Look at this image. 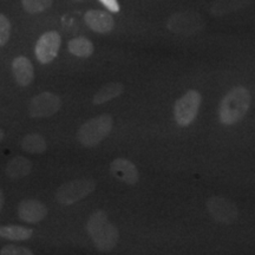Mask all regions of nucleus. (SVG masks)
Here are the masks:
<instances>
[{
    "mask_svg": "<svg viewBox=\"0 0 255 255\" xmlns=\"http://www.w3.org/2000/svg\"><path fill=\"white\" fill-rule=\"evenodd\" d=\"M124 91V85L122 83L119 82H110L108 84H105L102 87L100 90L96 92V95L94 96V104L100 105L103 103H107L114 98H117L119 96L123 94Z\"/></svg>",
    "mask_w": 255,
    "mask_h": 255,
    "instance_id": "obj_14",
    "label": "nucleus"
},
{
    "mask_svg": "<svg viewBox=\"0 0 255 255\" xmlns=\"http://www.w3.org/2000/svg\"><path fill=\"white\" fill-rule=\"evenodd\" d=\"M84 21L92 31L98 33H109L115 27L113 15L100 9H90L84 15Z\"/></svg>",
    "mask_w": 255,
    "mask_h": 255,
    "instance_id": "obj_12",
    "label": "nucleus"
},
{
    "mask_svg": "<svg viewBox=\"0 0 255 255\" xmlns=\"http://www.w3.org/2000/svg\"><path fill=\"white\" fill-rule=\"evenodd\" d=\"M23 7L28 13H39L51 7L53 0H21Z\"/></svg>",
    "mask_w": 255,
    "mask_h": 255,
    "instance_id": "obj_20",
    "label": "nucleus"
},
{
    "mask_svg": "<svg viewBox=\"0 0 255 255\" xmlns=\"http://www.w3.org/2000/svg\"><path fill=\"white\" fill-rule=\"evenodd\" d=\"M2 139H4V131H2V130L0 129V142H1Z\"/></svg>",
    "mask_w": 255,
    "mask_h": 255,
    "instance_id": "obj_25",
    "label": "nucleus"
},
{
    "mask_svg": "<svg viewBox=\"0 0 255 255\" xmlns=\"http://www.w3.org/2000/svg\"><path fill=\"white\" fill-rule=\"evenodd\" d=\"M110 171L115 178H117L121 182L129 184V186H133L139 180L136 165L127 158L120 157L114 159L110 165Z\"/></svg>",
    "mask_w": 255,
    "mask_h": 255,
    "instance_id": "obj_10",
    "label": "nucleus"
},
{
    "mask_svg": "<svg viewBox=\"0 0 255 255\" xmlns=\"http://www.w3.org/2000/svg\"><path fill=\"white\" fill-rule=\"evenodd\" d=\"M87 231L95 247L100 252H110L117 246L120 232L116 226L109 221L104 210H97L91 214L87 223Z\"/></svg>",
    "mask_w": 255,
    "mask_h": 255,
    "instance_id": "obj_1",
    "label": "nucleus"
},
{
    "mask_svg": "<svg viewBox=\"0 0 255 255\" xmlns=\"http://www.w3.org/2000/svg\"><path fill=\"white\" fill-rule=\"evenodd\" d=\"M33 231L21 226H2L0 227V238L11 241H25L32 238Z\"/></svg>",
    "mask_w": 255,
    "mask_h": 255,
    "instance_id": "obj_18",
    "label": "nucleus"
},
{
    "mask_svg": "<svg viewBox=\"0 0 255 255\" xmlns=\"http://www.w3.org/2000/svg\"><path fill=\"white\" fill-rule=\"evenodd\" d=\"M251 101L252 97L248 89L244 87L232 89L220 103V122L226 126H233L240 122L250 110Z\"/></svg>",
    "mask_w": 255,
    "mask_h": 255,
    "instance_id": "obj_2",
    "label": "nucleus"
},
{
    "mask_svg": "<svg viewBox=\"0 0 255 255\" xmlns=\"http://www.w3.org/2000/svg\"><path fill=\"white\" fill-rule=\"evenodd\" d=\"M12 73L20 87H28L34 78V69L30 59L19 56L12 62Z\"/></svg>",
    "mask_w": 255,
    "mask_h": 255,
    "instance_id": "obj_13",
    "label": "nucleus"
},
{
    "mask_svg": "<svg viewBox=\"0 0 255 255\" xmlns=\"http://www.w3.org/2000/svg\"><path fill=\"white\" fill-rule=\"evenodd\" d=\"M114 120L110 115H100L89 120L79 128L77 131V139L82 145L96 146L107 138L113 130Z\"/></svg>",
    "mask_w": 255,
    "mask_h": 255,
    "instance_id": "obj_3",
    "label": "nucleus"
},
{
    "mask_svg": "<svg viewBox=\"0 0 255 255\" xmlns=\"http://www.w3.org/2000/svg\"><path fill=\"white\" fill-rule=\"evenodd\" d=\"M201 101L202 97L196 90H189L176 101L174 107V116L178 126L188 127L195 121L199 114Z\"/></svg>",
    "mask_w": 255,
    "mask_h": 255,
    "instance_id": "obj_5",
    "label": "nucleus"
},
{
    "mask_svg": "<svg viewBox=\"0 0 255 255\" xmlns=\"http://www.w3.org/2000/svg\"><path fill=\"white\" fill-rule=\"evenodd\" d=\"M68 49L70 53L73 56L81 57V58H88L94 53L95 47L91 40H89L88 38L77 37L69 41Z\"/></svg>",
    "mask_w": 255,
    "mask_h": 255,
    "instance_id": "obj_17",
    "label": "nucleus"
},
{
    "mask_svg": "<svg viewBox=\"0 0 255 255\" xmlns=\"http://www.w3.org/2000/svg\"><path fill=\"white\" fill-rule=\"evenodd\" d=\"M1 255H32L33 252L26 247L14 246V245H7L0 251Z\"/></svg>",
    "mask_w": 255,
    "mask_h": 255,
    "instance_id": "obj_22",
    "label": "nucleus"
},
{
    "mask_svg": "<svg viewBox=\"0 0 255 255\" xmlns=\"http://www.w3.org/2000/svg\"><path fill=\"white\" fill-rule=\"evenodd\" d=\"M96 182L90 178H78L63 183L56 191V199L62 206H70L94 193Z\"/></svg>",
    "mask_w": 255,
    "mask_h": 255,
    "instance_id": "obj_4",
    "label": "nucleus"
},
{
    "mask_svg": "<svg viewBox=\"0 0 255 255\" xmlns=\"http://www.w3.org/2000/svg\"><path fill=\"white\" fill-rule=\"evenodd\" d=\"M60 45H62V37L58 32H46L38 39L36 44L34 53H36L37 59L41 64L51 63L58 56Z\"/></svg>",
    "mask_w": 255,
    "mask_h": 255,
    "instance_id": "obj_8",
    "label": "nucleus"
},
{
    "mask_svg": "<svg viewBox=\"0 0 255 255\" xmlns=\"http://www.w3.org/2000/svg\"><path fill=\"white\" fill-rule=\"evenodd\" d=\"M4 203H5V195L4 193H2V190L0 189V212H1L2 207H4Z\"/></svg>",
    "mask_w": 255,
    "mask_h": 255,
    "instance_id": "obj_24",
    "label": "nucleus"
},
{
    "mask_svg": "<svg viewBox=\"0 0 255 255\" xmlns=\"http://www.w3.org/2000/svg\"><path fill=\"white\" fill-rule=\"evenodd\" d=\"M248 4L250 0H215L210 12L213 15H225L246 7Z\"/></svg>",
    "mask_w": 255,
    "mask_h": 255,
    "instance_id": "obj_16",
    "label": "nucleus"
},
{
    "mask_svg": "<svg viewBox=\"0 0 255 255\" xmlns=\"http://www.w3.org/2000/svg\"><path fill=\"white\" fill-rule=\"evenodd\" d=\"M21 148L30 154H43L46 150V141L39 133H28L21 139Z\"/></svg>",
    "mask_w": 255,
    "mask_h": 255,
    "instance_id": "obj_19",
    "label": "nucleus"
},
{
    "mask_svg": "<svg viewBox=\"0 0 255 255\" xmlns=\"http://www.w3.org/2000/svg\"><path fill=\"white\" fill-rule=\"evenodd\" d=\"M167 26L169 30L176 34L191 36L202 30L205 21L196 12H177L168 19Z\"/></svg>",
    "mask_w": 255,
    "mask_h": 255,
    "instance_id": "obj_7",
    "label": "nucleus"
},
{
    "mask_svg": "<svg viewBox=\"0 0 255 255\" xmlns=\"http://www.w3.org/2000/svg\"><path fill=\"white\" fill-rule=\"evenodd\" d=\"M100 1L105 6V7L109 9L110 12H115V13L120 12L121 7L117 0H100Z\"/></svg>",
    "mask_w": 255,
    "mask_h": 255,
    "instance_id": "obj_23",
    "label": "nucleus"
},
{
    "mask_svg": "<svg viewBox=\"0 0 255 255\" xmlns=\"http://www.w3.org/2000/svg\"><path fill=\"white\" fill-rule=\"evenodd\" d=\"M47 215V208L38 200H24L18 206V216L28 223L43 221Z\"/></svg>",
    "mask_w": 255,
    "mask_h": 255,
    "instance_id": "obj_11",
    "label": "nucleus"
},
{
    "mask_svg": "<svg viewBox=\"0 0 255 255\" xmlns=\"http://www.w3.org/2000/svg\"><path fill=\"white\" fill-rule=\"evenodd\" d=\"M210 218L220 225H232L239 218V208L233 201L223 196H212L207 201Z\"/></svg>",
    "mask_w": 255,
    "mask_h": 255,
    "instance_id": "obj_6",
    "label": "nucleus"
},
{
    "mask_svg": "<svg viewBox=\"0 0 255 255\" xmlns=\"http://www.w3.org/2000/svg\"><path fill=\"white\" fill-rule=\"evenodd\" d=\"M11 36V23L4 14L0 13V46H4Z\"/></svg>",
    "mask_w": 255,
    "mask_h": 255,
    "instance_id": "obj_21",
    "label": "nucleus"
},
{
    "mask_svg": "<svg viewBox=\"0 0 255 255\" xmlns=\"http://www.w3.org/2000/svg\"><path fill=\"white\" fill-rule=\"evenodd\" d=\"M32 170V163L30 159L17 156L8 162L6 167V174L11 178H21L27 176Z\"/></svg>",
    "mask_w": 255,
    "mask_h": 255,
    "instance_id": "obj_15",
    "label": "nucleus"
},
{
    "mask_svg": "<svg viewBox=\"0 0 255 255\" xmlns=\"http://www.w3.org/2000/svg\"><path fill=\"white\" fill-rule=\"evenodd\" d=\"M62 107V100L52 92H43L36 96L30 103V115L33 119L49 117L58 113Z\"/></svg>",
    "mask_w": 255,
    "mask_h": 255,
    "instance_id": "obj_9",
    "label": "nucleus"
}]
</instances>
